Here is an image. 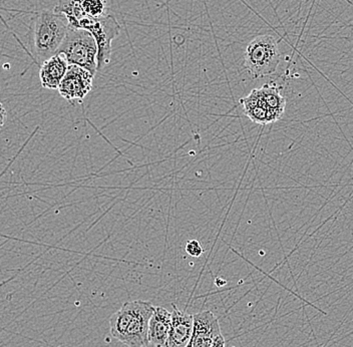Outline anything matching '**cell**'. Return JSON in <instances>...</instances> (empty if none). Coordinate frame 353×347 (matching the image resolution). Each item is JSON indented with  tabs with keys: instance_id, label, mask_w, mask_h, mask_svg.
<instances>
[{
	"instance_id": "9c48e42d",
	"label": "cell",
	"mask_w": 353,
	"mask_h": 347,
	"mask_svg": "<svg viewBox=\"0 0 353 347\" xmlns=\"http://www.w3.org/2000/svg\"><path fill=\"white\" fill-rule=\"evenodd\" d=\"M244 112L253 123L267 126L279 121L280 117L269 107L260 88L253 90L246 98L240 99Z\"/></svg>"
},
{
	"instance_id": "3957f363",
	"label": "cell",
	"mask_w": 353,
	"mask_h": 347,
	"mask_svg": "<svg viewBox=\"0 0 353 347\" xmlns=\"http://www.w3.org/2000/svg\"><path fill=\"white\" fill-rule=\"evenodd\" d=\"M281 61L279 46L272 35L256 37L247 46L244 66L253 79L271 76L274 74Z\"/></svg>"
},
{
	"instance_id": "9a60e30c",
	"label": "cell",
	"mask_w": 353,
	"mask_h": 347,
	"mask_svg": "<svg viewBox=\"0 0 353 347\" xmlns=\"http://www.w3.org/2000/svg\"><path fill=\"white\" fill-rule=\"evenodd\" d=\"M225 344H226V341H225V338L223 335L218 337L217 339L214 342L213 346L211 347H225Z\"/></svg>"
},
{
	"instance_id": "4fadbf2b",
	"label": "cell",
	"mask_w": 353,
	"mask_h": 347,
	"mask_svg": "<svg viewBox=\"0 0 353 347\" xmlns=\"http://www.w3.org/2000/svg\"><path fill=\"white\" fill-rule=\"evenodd\" d=\"M185 249H186L188 255L191 256V257H200V256H202L203 252H204L202 245L196 239L188 241Z\"/></svg>"
},
{
	"instance_id": "8fae6325",
	"label": "cell",
	"mask_w": 353,
	"mask_h": 347,
	"mask_svg": "<svg viewBox=\"0 0 353 347\" xmlns=\"http://www.w3.org/2000/svg\"><path fill=\"white\" fill-rule=\"evenodd\" d=\"M68 66L70 65L63 54H55L44 61L41 66V72H39L43 88L48 90H59V85L68 72Z\"/></svg>"
},
{
	"instance_id": "5bb4252c",
	"label": "cell",
	"mask_w": 353,
	"mask_h": 347,
	"mask_svg": "<svg viewBox=\"0 0 353 347\" xmlns=\"http://www.w3.org/2000/svg\"><path fill=\"white\" fill-rule=\"evenodd\" d=\"M6 119H8V112H6V108L0 101V130L6 125Z\"/></svg>"
},
{
	"instance_id": "ba28073f",
	"label": "cell",
	"mask_w": 353,
	"mask_h": 347,
	"mask_svg": "<svg viewBox=\"0 0 353 347\" xmlns=\"http://www.w3.org/2000/svg\"><path fill=\"white\" fill-rule=\"evenodd\" d=\"M193 333L187 347H211L222 335L219 319L212 311L194 315Z\"/></svg>"
},
{
	"instance_id": "52a82bcc",
	"label": "cell",
	"mask_w": 353,
	"mask_h": 347,
	"mask_svg": "<svg viewBox=\"0 0 353 347\" xmlns=\"http://www.w3.org/2000/svg\"><path fill=\"white\" fill-rule=\"evenodd\" d=\"M54 11L65 15L70 26L85 17L98 19L110 13L105 0H61Z\"/></svg>"
},
{
	"instance_id": "277c9868",
	"label": "cell",
	"mask_w": 353,
	"mask_h": 347,
	"mask_svg": "<svg viewBox=\"0 0 353 347\" xmlns=\"http://www.w3.org/2000/svg\"><path fill=\"white\" fill-rule=\"evenodd\" d=\"M57 54H63L68 65L81 66L96 76L98 72V46L92 33L88 30L70 26Z\"/></svg>"
},
{
	"instance_id": "7c38bea8",
	"label": "cell",
	"mask_w": 353,
	"mask_h": 347,
	"mask_svg": "<svg viewBox=\"0 0 353 347\" xmlns=\"http://www.w3.org/2000/svg\"><path fill=\"white\" fill-rule=\"evenodd\" d=\"M172 324V313L164 307L154 306L149 324V342L154 347H165Z\"/></svg>"
},
{
	"instance_id": "6da1fadb",
	"label": "cell",
	"mask_w": 353,
	"mask_h": 347,
	"mask_svg": "<svg viewBox=\"0 0 353 347\" xmlns=\"http://www.w3.org/2000/svg\"><path fill=\"white\" fill-rule=\"evenodd\" d=\"M154 310V305L149 301L125 302L110 316V335L129 347L149 346V324Z\"/></svg>"
},
{
	"instance_id": "5b68a950",
	"label": "cell",
	"mask_w": 353,
	"mask_h": 347,
	"mask_svg": "<svg viewBox=\"0 0 353 347\" xmlns=\"http://www.w3.org/2000/svg\"><path fill=\"white\" fill-rule=\"evenodd\" d=\"M72 28H81L92 33L98 46V70L105 68L110 61L112 43L121 32V26L112 13L105 17L92 19L85 17L77 21Z\"/></svg>"
},
{
	"instance_id": "8992f818",
	"label": "cell",
	"mask_w": 353,
	"mask_h": 347,
	"mask_svg": "<svg viewBox=\"0 0 353 347\" xmlns=\"http://www.w3.org/2000/svg\"><path fill=\"white\" fill-rule=\"evenodd\" d=\"M94 77V75L85 68L70 65L59 85V95L70 103H83V99L92 90Z\"/></svg>"
},
{
	"instance_id": "7a4b0ae2",
	"label": "cell",
	"mask_w": 353,
	"mask_h": 347,
	"mask_svg": "<svg viewBox=\"0 0 353 347\" xmlns=\"http://www.w3.org/2000/svg\"><path fill=\"white\" fill-rule=\"evenodd\" d=\"M70 23L65 15L55 11L43 10L35 15L33 22L32 54L35 61H44L57 54L65 41Z\"/></svg>"
},
{
	"instance_id": "30bf717a",
	"label": "cell",
	"mask_w": 353,
	"mask_h": 347,
	"mask_svg": "<svg viewBox=\"0 0 353 347\" xmlns=\"http://www.w3.org/2000/svg\"><path fill=\"white\" fill-rule=\"evenodd\" d=\"M172 324L165 347H187L193 333L194 316L172 304Z\"/></svg>"
}]
</instances>
